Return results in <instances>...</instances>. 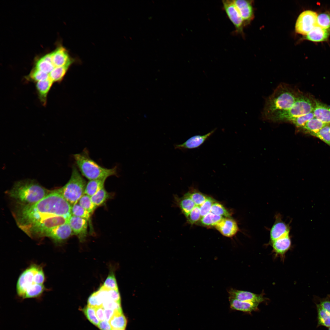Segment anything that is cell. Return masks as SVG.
<instances>
[{
    "mask_svg": "<svg viewBox=\"0 0 330 330\" xmlns=\"http://www.w3.org/2000/svg\"><path fill=\"white\" fill-rule=\"evenodd\" d=\"M328 124L318 132L310 134L317 138L330 146V127Z\"/></svg>",
    "mask_w": 330,
    "mask_h": 330,
    "instance_id": "cell-37",
    "label": "cell"
},
{
    "mask_svg": "<svg viewBox=\"0 0 330 330\" xmlns=\"http://www.w3.org/2000/svg\"><path fill=\"white\" fill-rule=\"evenodd\" d=\"M45 280L42 267L32 264L20 274L18 279L16 285L18 295L22 298L27 289L37 284H44Z\"/></svg>",
    "mask_w": 330,
    "mask_h": 330,
    "instance_id": "cell-7",
    "label": "cell"
},
{
    "mask_svg": "<svg viewBox=\"0 0 330 330\" xmlns=\"http://www.w3.org/2000/svg\"><path fill=\"white\" fill-rule=\"evenodd\" d=\"M51 53L52 62L55 67L71 66L76 61L75 58L71 57L67 49L62 46Z\"/></svg>",
    "mask_w": 330,
    "mask_h": 330,
    "instance_id": "cell-12",
    "label": "cell"
},
{
    "mask_svg": "<svg viewBox=\"0 0 330 330\" xmlns=\"http://www.w3.org/2000/svg\"><path fill=\"white\" fill-rule=\"evenodd\" d=\"M97 326L101 330H112V329L109 321L105 320L100 321Z\"/></svg>",
    "mask_w": 330,
    "mask_h": 330,
    "instance_id": "cell-47",
    "label": "cell"
},
{
    "mask_svg": "<svg viewBox=\"0 0 330 330\" xmlns=\"http://www.w3.org/2000/svg\"><path fill=\"white\" fill-rule=\"evenodd\" d=\"M211 212L218 215L224 216L226 218H230V213L221 204L215 202L212 205Z\"/></svg>",
    "mask_w": 330,
    "mask_h": 330,
    "instance_id": "cell-42",
    "label": "cell"
},
{
    "mask_svg": "<svg viewBox=\"0 0 330 330\" xmlns=\"http://www.w3.org/2000/svg\"><path fill=\"white\" fill-rule=\"evenodd\" d=\"M187 193L196 206H200L205 201L208 197L193 188H191L190 190Z\"/></svg>",
    "mask_w": 330,
    "mask_h": 330,
    "instance_id": "cell-38",
    "label": "cell"
},
{
    "mask_svg": "<svg viewBox=\"0 0 330 330\" xmlns=\"http://www.w3.org/2000/svg\"><path fill=\"white\" fill-rule=\"evenodd\" d=\"M68 222L73 235L77 237L80 242L85 241L88 234V221L84 218L71 215Z\"/></svg>",
    "mask_w": 330,
    "mask_h": 330,
    "instance_id": "cell-11",
    "label": "cell"
},
{
    "mask_svg": "<svg viewBox=\"0 0 330 330\" xmlns=\"http://www.w3.org/2000/svg\"><path fill=\"white\" fill-rule=\"evenodd\" d=\"M201 217L200 206L196 205L187 218L188 222L193 224L197 222Z\"/></svg>",
    "mask_w": 330,
    "mask_h": 330,
    "instance_id": "cell-44",
    "label": "cell"
},
{
    "mask_svg": "<svg viewBox=\"0 0 330 330\" xmlns=\"http://www.w3.org/2000/svg\"><path fill=\"white\" fill-rule=\"evenodd\" d=\"M112 196L110 193L107 192L104 187L91 196V199L93 203L97 207L104 205L108 199L111 198Z\"/></svg>",
    "mask_w": 330,
    "mask_h": 330,
    "instance_id": "cell-27",
    "label": "cell"
},
{
    "mask_svg": "<svg viewBox=\"0 0 330 330\" xmlns=\"http://www.w3.org/2000/svg\"><path fill=\"white\" fill-rule=\"evenodd\" d=\"M330 35V30L316 25L307 34L304 36L302 39L314 42H322L328 40Z\"/></svg>",
    "mask_w": 330,
    "mask_h": 330,
    "instance_id": "cell-19",
    "label": "cell"
},
{
    "mask_svg": "<svg viewBox=\"0 0 330 330\" xmlns=\"http://www.w3.org/2000/svg\"><path fill=\"white\" fill-rule=\"evenodd\" d=\"M229 299L230 308L233 310L249 313L258 310L259 303L241 301L230 297Z\"/></svg>",
    "mask_w": 330,
    "mask_h": 330,
    "instance_id": "cell-20",
    "label": "cell"
},
{
    "mask_svg": "<svg viewBox=\"0 0 330 330\" xmlns=\"http://www.w3.org/2000/svg\"><path fill=\"white\" fill-rule=\"evenodd\" d=\"M318 323L326 327H330V315L319 304H317Z\"/></svg>",
    "mask_w": 330,
    "mask_h": 330,
    "instance_id": "cell-34",
    "label": "cell"
},
{
    "mask_svg": "<svg viewBox=\"0 0 330 330\" xmlns=\"http://www.w3.org/2000/svg\"><path fill=\"white\" fill-rule=\"evenodd\" d=\"M102 285L108 289L118 290L116 280L113 272L109 274Z\"/></svg>",
    "mask_w": 330,
    "mask_h": 330,
    "instance_id": "cell-45",
    "label": "cell"
},
{
    "mask_svg": "<svg viewBox=\"0 0 330 330\" xmlns=\"http://www.w3.org/2000/svg\"><path fill=\"white\" fill-rule=\"evenodd\" d=\"M317 25L324 29L330 30V12H324L317 15Z\"/></svg>",
    "mask_w": 330,
    "mask_h": 330,
    "instance_id": "cell-39",
    "label": "cell"
},
{
    "mask_svg": "<svg viewBox=\"0 0 330 330\" xmlns=\"http://www.w3.org/2000/svg\"><path fill=\"white\" fill-rule=\"evenodd\" d=\"M45 289L44 284H37L29 288L25 292L23 299L37 298L41 296Z\"/></svg>",
    "mask_w": 330,
    "mask_h": 330,
    "instance_id": "cell-32",
    "label": "cell"
},
{
    "mask_svg": "<svg viewBox=\"0 0 330 330\" xmlns=\"http://www.w3.org/2000/svg\"><path fill=\"white\" fill-rule=\"evenodd\" d=\"M95 309L97 316L99 321L105 320L104 309L102 306L99 307Z\"/></svg>",
    "mask_w": 330,
    "mask_h": 330,
    "instance_id": "cell-48",
    "label": "cell"
},
{
    "mask_svg": "<svg viewBox=\"0 0 330 330\" xmlns=\"http://www.w3.org/2000/svg\"><path fill=\"white\" fill-rule=\"evenodd\" d=\"M222 4L223 9L234 26L236 32L243 35L245 26L244 20L233 1L223 0Z\"/></svg>",
    "mask_w": 330,
    "mask_h": 330,
    "instance_id": "cell-10",
    "label": "cell"
},
{
    "mask_svg": "<svg viewBox=\"0 0 330 330\" xmlns=\"http://www.w3.org/2000/svg\"><path fill=\"white\" fill-rule=\"evenodd\" d=\"M106 179L103 178L89 180L86 183L84 194L91 196L104 187Z\"/></svg>",
    "mask_w": 330,
    "mask_h": 330,
    "instance_id": "cell-26",
    "label": "cell"
},
{
    "mask_svg": "<svg viewBox=\"0 0 330 330\" xmlns=\"http://www.w3.org/2000/svg\"><path fill=\"white\" fill-rule=\"evenodd\" d=\"M319 304L330 315V295L320 300Z\"/></svg>",
    "mask_w": 330,
    "mask_h": 330,
    "instance_id": "cell-46",
    "label": "cell"
},
{
    "mask_svg": "<svg viewBox=\"0 0 330 330\" xmlns=\"http://www.w3.org/2000/svg\"><path fill=\"white\" fill-rule=\"evenodd\" d=\"M78 202L81 207L88 211L92 215L97 208L92 202L91 196L86 194L83 195Z\"/></svg>",
    "mask_w": 330,
    "mask_h": 330,
    "instance_id": "cell-35",
    "label": "cell"
},
{
    "mask_svg": "<svg viewBox=\"0 0 330 330\" xmlns=\"http://www.w3.org/2000/svg\"><path fill=\"white\" fill-rule=\"evenodd\" d=\"M70 216L56 215L49 217L33 225L24 233L31 238L45 237L54 228L68 222Z\"/></svg>",
    "mask_w": 330,
    "mask_h": 330,
    "instance_id": "cell-8",
    "label": "cell"
},
{
    "mask_svg": "<svg viewBox=\"0 0 330 330\" xmlns=\"http://www.w3.org/2000/svg\"><path fill=\"white\" fill-rule=\"evenodd\" d=\"M13 214L17 225L24 232L30 227L49 217L70 216L72 206L56 190L34 204H17Z\"/></svg>",
    "mask_w": 330,
    "mask_h": 330,
    "instance_id": "cell-1",
    "label": "cell"
},
{
    "mask_svg": "<svg viewBox=\"0 0 330 330\" xmlns=\"http://www.w3.org/2000/svg\"><path fill=\"white\" fill-rule=\"evenodd\" d=\"M70 67H55L49 74L50 79L53 83L61 82L63 80Z\"/></svg>",
    "mask_w": 330,
    "mask_h": 330,
    "instance_id": "cell-30",
    "label": "cell"
},
{
    "mask_svg": "<svg viewBox=\"0 0 330 330\" xmlns=\"http://www.w3.org/2000/svg\"><path fill=\"white\" fill-rule=\"evenodd\" d=\"M112 330H116V329H112Z\"/></svg>",
    "mask_w": 330,
    "mask_h": 330,
    "instance_id": "cell-49",
    "label": "cell"
},
{
    "mask_svg": "<svg viewBox=\"0 0 330 330\" xmlns=\"http://www.w3.org/2000/svg\"><path fill=\"white\" fill-rule=\"evenodd\" d=\"M329 330H330V328H329Z\"/></svg>",
    "mask_w": 330,
    "mask_h": 330,
    "instance_id": "cell-50",
    "label": "cell"
},
{
    "mask_svg": "<svg viewBox=\"0 0 330 330\" xmlns=\"http://www.w3.org/2000/svg\"><path fill=\"white\" fill-rule=\"evenodd\" d=\"M215 202L213 198L208 196L205 201L200 206L201 218L210 212L212 206Z\"/></svg>",
    "mask_w": 330,
    "mask_h": 330,
    "instance_id": "cell-43",
    "label": "cell"
},
{
    "mask_svg": "<svg viewBox=\"0 0 330 330\" xmlns=\"http://www.w3.org/2000/svg\"><path fill=\"white\" fill-rule=\"evenodd\" d=\"M77 166L81 175L89 180L106 178L117 176V168L115 167L108 169L100 165L91 159L86 149L81 153L73 155Z\"/></svg>",
    "mask_w": 330,
    "mask_h": 330,
    "instance_id": "cell-4",
    "label": "cell"
},
{
    "mask_svg": "<svg viewBox=\"0 0 330 330\" xmlns=\"http://www.w3.org/2000/svg\"><path fill=\"white\" fill-rule=\"evenodd\" d=\"M317 13L311 10L302 12L298 16L295 26V32L303 36L307 34L317 25Z\"/></svg>",
    "mask_w": 330,
    "mask_h": 330,
    "instance_id": "cell-9",
    "label": "cell"
},
{
    "mask_svg": "<svg viewBox=\"0 0 330 330\" xmlns=\"http://www.w3.org/2000/svg\"><path fill=\"white\" fill-rule=\"evenodd\" d=\"M270 229V238L271 242L289 234L290 228L278 215Z\"/></svg>",
    "mask_w": 330,
    "mask_h": 330,
    "instance_id": "cell-18",
    "label": "cell"
},
{
    "mask_svg": "<svg viewBox=\"0 0 330 330\" xmlns=\"http://www.w3.org/2000/svg\"><path fill=\"white\" fill-rule=\"evenodd\" d=\"M233 2L244 20V25L248 24L254 17L252 1L234 0Z\"/></svg>",
    "mask_w": 330,
    "mask_h": 330,
    "instance_id": "cell-17",
    "label": "cell"
},
{
    "mask_svg": "<svg viewBox=\"0 0 330 330\" xmlns=\"http://www.w3.org/2000/svg\"><path fill=\"white\" fill-rule=\"evenodd\" d=\"M53 83V82L50 78L44 81L36 82V90L39 100L43 105H46V104L47 96Z\"/></svg>",
    "mask_w": 330,
    "mask_h": 330,
    "instance_id": "cell-24",
    "label": "cell"
},
{
    "mask_svg": "<svg viewBox=\"0 0 330 330\" xmlns=\"http://www.w3.org/2000/svg\"><path fill=\"white\" fill-rule=\"evenodd\" d=\"M27 78L35 82L44 81L49 78V74L35 68L31 71Z\"/></svg>",
    "mask_w": 330,
    "mask_h": 330,
    "instance_id": "cell-36",
    "label": "cell"
},
{
    "mask_svg": "<svg viewBox=\"0 0 330 330\" xmlns=\"http://www.w3.org/2000/svg\"><path fill=\"white\" fill-rule=\"evenodd\" d=\"M329 124L324 123L314 117L308 121L302 128L310 134L316 133L324 126Z\"/></svg>",
    "mask_w": 330,
    "mask_h": 330,
    "instance_id": "cell-29",
    "label": "cell"
},
{
    "mask_svg": "<svg viewBox=\"0 0 330 330\" xmlns=\"http://www.w3.org/2000/svg\"><path fill=\"white\" fill-rule=\"evenodd\" d=\"M86 183L77 167L73 166L68 182L56 190L72 206L77 203L84 194Z\"/></svg>",
    "mask_w": 330,
    "mask_h": 330,
    "instance_id": "cell-5",
    "label": "cell"
},
{
    "mask_svg": "<svg viewBox=\"0 0 330 330\" xmlns=\"http://www.w3.org/2000/svg\"><path fill=\"white\" fill-rule=\"evenodd\" d=\"M300 94L289 84L280 83L266 100L262 115L264 116L277 111L289 108Z\"/></svg>",
    "mask_w": 330,
    "mask_h": 330,
    "instance_id": "cell-3",
    "label": "cell"
},
{
    "mask_svg": "<svg viewBox=\"0 0 330 330\" xmlns=\"http://www.w3.org/2000/svg\"><path fill=\"white\" fill-rule=\"evenodd\" d=\"M274 252L279 255H283L291 247V241L289 234L271 242Z\"/></svg>",
    "mask_w": 330,
    "mask_h": 330,
    "instance_id": "cell-23",
    "label": "cell"
},
{
    "mask_svg": "<svg viewBox=\"0 0 330 330\" xmlns=\"http://www.w3.org/2000/svg\"><path fill=\"white\" fill-rule=\"evenodd\" d=\"M55 67L52 62L46 60L42 57L36 61L35 68L49 74Z\"/></svg>",
    "mask_w": 330,
    "mask_h": 330,
    "instance_id": "cell-33",
    "label": "cell"
},
{
    "mask_svg": "<svg viewBox=\"0 0 330 330\" xmlns=\"http://www.w3.org/2000/svg\"><path fill=\"white\" fill-rule=\"evenodd\" d=\"M314 117L313 112L292 119L290 122L292 123L296 127H302L308 121Z\"/></svg>",
    "mask_w": 330,
    "mask_h": 330,
    "instance_id": "cell-41",
    "label": "cell"
},
{
    "mask_svg": "<svg viewBox=\"0 0 330 330\" xmlns=\"http://www.w3.org/2000/svg\"><path fill=\"white\" fill-rule=\"evenodd\" d=\"M34 179H26L15 182L7 193L17 204L29 205L40 201L51 192Z\"/></svg>",
    "mask_w": 330,
    "mask_h": 330,
    "instance_id": "cell-2",
    "label": "cell"
},
{
    "mask_svg": "<svg viewBox=\"0 0 330 330\" xmlns=\"http://www.w3.org/2000/svg\"><path fill=\"white\" fill-rule=\"evenodd\" d=\"M229 297L238 300L260 303L265 301V299L262 295H258L248 291L230 288L227 291Z\"/></svg>",
    "mask_w": 330,
    "mask_h": 330,
    "instance_id": "cell-14",
    "label": "cell"
},
{
    "mask_svg": "<svg viewBox=\"0 0 330 330\" xmlns=\"http://www.w3.org/2000/svg\"><path fill=\"white\" fill-rule=\"evenodd\" d=\"M71 215L79 217L86 219L88 222L90 227V233H93L94 230L91 220L92 215L88 211L81 207L78 203L72 206Z\"/></svg>",
    "mask_w": 330,
    "mask_h": 330,
    "instance_id": "cell-25",
    "label": "cell"
},
{
    "mask_svg": "<svg viewBox=\"0 0 330 330\" xmlns=\"http://www.w3.org/2000/svg\"><path fill=\"white\" fill-rule=\"evenodd\" d=\"M314 117L323 122L330 124V107L316 100L314 101L313 112Z\"/></svg>",
    "mask_w": 330,
    "mask_h": 330,
    "instance_id": "cell-21",
    "label": "cell"
},
{
    "mask_svg": "<svg viewBox=\"0 0 330 330\" xmlns=\"http://www.w3.org/2000/svg\"><path fill=\"white\" fill-rule=\"evenodd\" d=\"M314 105L309 98L300 94L294 105L289 108L277 111L270 115V120L290 121L292 119L313 112Z\"/></svg>",
    "mask_w": 330,
    "mask_h": 330,
    "instance_id": "cell-6",
    "label": "cell"
},
{
    "mask_svg": "<svg viewBox=\"0 0 330 330\" xmlns=\"http://www.w3.org/2000/svg\"><path fill=\"white\" fill-rule=\"evenodd\" d=\"M215 226L222 235L227 237H233L239 230L237 222L230 218H223Z\"/></svg>",
    "mask_w": 330,
    "mask_h": 330,
    "instance_id": "cell-16",
    "label": "cell"
},
{
    "mask_svg": "<svg viewBox=\"0 0 330 330\" xmlns=\"http://www.w3.org/2000/svg\"><path fill=\"white\" fill-rule=\"evenodd\" d=\"M223 218L222 216L216 215L210 212L201 218L200 222L205 226H215Z\"/></svg>",
    "mask_w": 330,
    "mask_h": 330,
    "instance_id": "cell-31",
    "label": "cell"
},
{
    "mask_svg": "<svg viewBox=\"0 0 330 330\" xmlns=\"http://www.w3.org/2000/svg\"><path fill=\"white\" fill-rule=\"evenodd\" d=\"M112 329L124 330L127 324V320L123 313L115 314L109 321Z\"/></svg>",
    "mask_w": 330,
    "mask_h": 330,
    "instance_id": "cell-28",
    "label": "cell"
},
{
    "mask_svg": "<svg viewBox=\"0 0 330 330\" xmlns=\"http://www.w3.org/2000/svg\"><path fill=\"white\" fill-rule=\"evenodd\" d=\"M174 201L176 205L180 208L182 212L186 218L196 206L188 193L185 194L181 197H179L177 196H175Z\"/></svg>",
    "mask_w": 330,
    "mask_h": 330,
    "instance_id": "cell-22",
    "label": "cell"
},
{
    "mask_svg": "<svg viewBox=\"0 0 330 330\" xmlns=\"http://www.w3.org/2000/svg\"><path fill=\"white\" fill-rule=\"evenodd\" d=\"M215 129L204 135H196L190 138L184 143L175 145L174 148L183 151L197 148L202 145L214 133Z\"/></svg>",
    "mask_w": 330,
    "mask_h": 330,
    "instance_id": "cell-15",
    "label": "cell"
},
{
    "mask_svg": "<svg viewBox=\"0 0 330 330\" xmlns=\"http://www.w3.org/2000/svg\"></svg>",
    "mask_w": 330,
    "mask_h": 330,
    "instance_id": "cell-51",
    "label": "cell"
},
{
    "mask_svg": "<svg viewBox=\"0 0 330 330\" xmlns=\"http://www.w3.org/2000/svg\"><path fill=\"white\" fill-rule=\"evenodd\" d=\"M82 311L88 319L94 325L97 326L100 321L97 316L95 308L87 305L83 308Z\"/></svg>",
    "mask_w": 330,
    "mask_h": 330,
    "instance_id": "cell-40",
    "label": "cell"
},
{
    "mask_svg": "<svg viewBox=\"0 0 330 330\" xmlns=\"http://www.w3.org/2000/svg\"><path fill=\"white\" fill-rule=\"evenodd\" d=\"M73 235L68 222L57 227L48 233L45 237L50 238L56 244H61Z\"/></svg>",
    "mask_w": 330,
    "mask_h": 330,
    "instance_id": "cell-13",
    "label": "cell"
}]
</instances>
